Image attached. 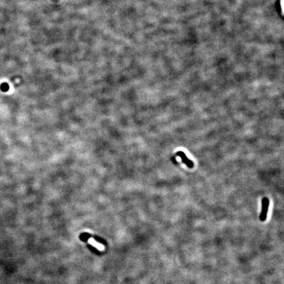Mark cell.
Segmentation results:
<instances>
[{
  "mask_svg": "<svg viewBox=\"0 0 284 284\" xmlns=\"http://www.w3.org/2000/svg\"><path fill=\"white\" fill-rule=\"evenodd\" d=\"M270 201L267 197L262 198V209L260 214V220L262 222H264L267 218V214L269 211Z\"/></svg>",
  "mask_w": 284,
  "mask_h": 284,
  "instance_id": "1",
  "label": "cell"
},
{
  "mask_svg": "<svg viewBox=\"0 0 284 284\" xmlns=\"http://www.w3.org/2000/svg\"><path fill=\"white\" fill-rule=\"evenodd\" d=\"M176 155L181 158V161L183 162L187 167H189L190 168H192L193 167H194V163H193L191 160H190L188 158H187L185 153L180 151H178L177 153H176Z\"/></svg>",
  "mask_w": 284,
  "mask_h": 284,
  "instance_id": "2",
  "label": "cell"
},
{
  "mask_svg": "<svg viewBox=\"0 0 284 284\" xmlns=\"http://www.w3.org/2000/svg\"><path fill=\"white\" fill-rule=\"evenodd\" d=\"M88 242L89 244H90L91 245H92L93 247H94L95 249H97L99 251H103L105 250L104 245L98 243V242H96V241L93 238L88 239Z\"/></svg>",
  "mask_w": 284,
  "mask_h": 284,
  "instance_id": "3",
  "label": "cell"
},
{
  "mask_svg": "<svg viewBox=\"0 0 284 284\" xmlns=\"http://www.w3.org/2000/svg\"><path fill=\"white\" fill-rule=\"evenodd\" d=\"M2 89L3 91H7L9 89V85H7V84H5L4 83V84H3L2 85Z\"/></svg>",
  "mask_w": 284,
  "mask_h": 284,
  "instance_id": "4",
  "label": "cell"
}]
</instances>
